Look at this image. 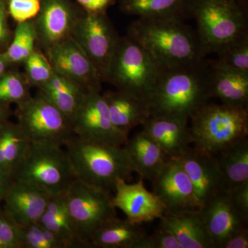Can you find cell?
Masks as SVG:
<instances>
[{
	"mask_svg": "<svg viewBox=\"0 0 248 248\" xmlns=\"http://www.w3.org/2000/svg\"><path fill=\"white\" fill-rule=\"evenodd\" d=\"M54 72L86 91L101 90L102 79L84 50L69 37L46 50Z\"/></svg>",
	"mask_w": 248,
	"mask_h": 248,
	"instance_id": "obj_12",
	"label": "cell"
},
{
	"mask_svg": "<svg viewBox=\"0 0 248 248\" xmlns=\"http://www.w3.org/2000/svg\"><path fill=\"white\" fill-rule=\"evenodd\" d=\"M89 13H107V9L115 3V0H76Z\"/></svg>",
	"mask_w": 248,
	"mask_h": 248,
	"instance_id": "obj_40",
	"label": "cell"
},
{
	"mask_svg": "<svg viewBox=\"0 0 248 248\" xmlns=\"http://www.w3.org/2000/svg\"><path fill=\"white\" fill-rule=\"evenodd\" d=\"M31 143L19 124L5 123L0 128V167L13 176Z\"/></svg>",
	"mask_w": 248,
	"mask_h": 248,
	"instance_id": "obj_28",
	"label": "cell"
},
{
	"mask_svg": "<svg viewBox=\"0 0 248 248\" xmlns=\"http://www.w3.org/2000/svg\"><path fill=\"white\" fill-rule=\"evenodd\" d=\"M227 190L248 182V139L217 156Z\"/></svg>",
	"mask_w": 248,
	"mask_h": 248,
	"instance_id": "obj_29",
	"label": "cell"
},
{
	"mask_svg": "<svg viewBox=\"0 0 248 248\" xmlns=\"http://www.w3.org/2000/svg\"><path fill=\"white\" fill-rule=\"evenodd\" d=\"M67 208L86 248L98 230L108 221L117 217L110 192L76 179L64 194Z\"/></svg>",
	"mask_w": 248,
	"mask_h": 248,
	"instance_id": "obj_8",
	"label": "cell"
},
{
	"mask_svg": "<svg viewBox=\"0 0 248 248\" xmlns=\"http://www.w3.org/2000/svg\"><path fill=\"white\" fill-rule=\"evenodd\" d=\"M112 123L119 130L129 135L132 129L143 125L151 117L148 102L124 91H107L103 94Z\"/></svg>",
	"mask_w": 248,
	"mask_h": 248,
	"instance_id": "obj_21",
	"label": "cell"
},
{
	"mask_svg": "<svg viewBox=\"0 0 248 248\" xmlns=\"http://www.w3.org/2000/svg\"><path fill=\"white\" fill-rule=\"evenodd\" d=\"M7 14L6 1L5 0H0V46L6 44L10 38Z\"/></svg>",
	"mask_w": 248,
	"mask_h": 248,
	"instance_id": "obj_41",
	"label": "cell"
},
{
	"mask_svg": "<svg viewBox=\"0 0 248 248\" xmlns=\"http://www.w3.org/2000/svg\"><path fill=\"white\" fill-rule=\"evenodd\" d=\"M40 0H9L8 12L18 23L32 20L40 12Z\"/></svg>",
	"mask_w": 248,
	"mask_h": 248,
	"instance_id": "obj_36",
	"label": "cell"
},
{
	"mask_svg": "<svg viewBox=\"0 0 248 248\" xmlns=\"http://www.w3.org/2000/svg\"><path fill=\"white\" fill-rule=\"evenodd\" d=\"M212 98L234 107L248 108V73L236 71L209 60Z\"/></svg>",
	"mask_w": 248,
	"mask_h": 248,
	"instance_id": "obj_22",
	"label": "cell"
},
{
	"mask_svg": "<svg viewBox=\"0 0 248 248\" xmlns=\"http://www.w3.org/2000/svg\"><path fill=\"white\" fill-rule=\"evenodd\" d=\"M1 201H2V200H1V199H0V202H1Z\"/></svg>",
	"mask_w": 248,
	"mask_h": 248,
	"instance_id": "obj_45",
	"label": "cell"
},
{
	"mask_svg": "<svg viewBox=\"0 0 248 248\" xmlns=\"http://www.w3.org/2000/svg\"><path fill=\"white\" fill-rule=\"evenodd\" d=\"M17 113L18 124L32 143L63 146L73 135L69 120L40 93L18 104Z\"/></svg>",
	"mask_w": 248,
	"mask_h": 248,
	"instance_id": "obj_9",
	"label": "cell"
},
{
	"mask_svg": "<svg viewBox=\"0 0 248 248\" xmlns=\"http://www.w3.org/2000/svg\"><path fill=\"white\" fill-rule=\"evenodd\" d=\"M39 88L40 94L52 103L69 122L88 91L55 72L48 81Z\"/></svg>",
	"mask_w": 248,
	"mask_h": 248,
	"instance_id": "obj_27",
	"label": "cell"
},
{
	"mask_svg": "<svg viewBox=\"0 0 248 248\" xmlns=\"http://www.w3.org/2000/svg\"><path fill=\"white\" fill-rule=\"evenodd\" d=\"M248 229L245 227L232 235L222 244L221 248H248Z\"/></svg>",
	"mask_w": 248,
	"mask_h": 248,
	"instance_id": "obj_39",
	"label": "cell"
},
{
	"mask_svg": "<svg viewBox=\"0 0 248 248\" xmlns=\"http://www.w3.org/2000/svg\"><path fill=\"white\" fill-rule=\"evenodd\" d=\"M71 37L93 62L102 81H105L120 39L107 13L85 11L77 21Z\"/></svg>",
	"mask_w": 248,
	"mask_h": 248,
	"instance_id": "obj_11",
	"label": "cell"
},
{
	"mask_svg": "<svg viewBox=\"0 0 248 248\" xmlns=\"http://www.w3.org/2000/svg\"><path fill=\"white\" fill-rule=\"evenodd\" d=\"M147 233L141 225L118 217L108 221L91 240L94 248H141Z\"/></svg>",
	"mask_w": 248,
	"mask_h": 248,
	"instance_id": "obj_24",
	"label": "cell"
},
{
	"mask_svg": "<svg viewBox=\"0 0 248 248\" xmlns=\"http://www.w3.org/2000/svg\"><path fill=\"white\" fill-rule=\"evenodd\" d=\"M201 210L214 248H221L232 235L248 227V221L235 210L227 190L214 196Z\"/></svg>",
	"mask_w": 248,
	"mask_h": 248,
	"instance_id": "obj_17",
	"label": "cell"
},
{
	"mask_svg": "<svg viewBox=\"0 0 248 248\" xmlns=\"http://www.w3.org/2000/svg\"><path fill=\"white\" fill-rule=\"evenodd\" d=\"M0 248H23L22 228L5 210H0Z\"/></svg>",
	"mask_w": 248,
	"mask_h": 248,
	"instance_id": "obj_35",
	"label": "cell"
},
{
	"mask_svg": "<svg viewBox=\"0 0 248 248\" xmlns=\"http://www.w3.org/2000/svg\"><path fill=\"white\" fill-rule=\"evenodd\" d=\"M13 178L50 196L64 195L77 179L64 147L32 142Z\"/></svg>",
	"mask_w": 248,
	"mask_h": 248,
	"instance_id": "obj_5",
	"label": "cell"
},
{
	"mask_svg": "<svg viewBox=\"0 0 248 248\" xmlns=\"http://www.w3.org/2000/svg\"><path fill=\"white\" fill-rule=\"evenodd\" d=\"M40 12L33 21L37 41L45 50L71 37L78 14L69 0H40Z\"/></svg>",
	"mask_w": 248,
	"mask_h": 248,
	"instance_id": "obj_15",
	"label": "cell"
},
{
	"mask_svg": "<svg viewBox=\"0 0 248 248\" xmlns=\"http://www.w3.org/2000/svg\"><path fill=\"white\" fill-rule=\"evenodd\" d=\"M63 147L77 179L111 194L119 180H130L137 172L125 146L100 144L73 135Z\"/></svg>",
	"mask_w": 248,
	"mask_h": 248,
	"instance_id": "obj_3",
	"label": "cell"
},
{
	"mask_svg": "<svg viewBox=\"0 0 248 248\" xmlns=\"http://www.w3.org/2000/svg\"><path fill=\"white\" fill-rule=\"evenodd\" d=\"M38 223L63 240L68 248H86L78 236L67 208L64 195L50 197Z\"/></svg>",
	"mask_w": 248,
	"mask_h": 248,
	"instance_id": "obj_26",
	"label": "cell"
},
{
	"mask_svg": "<svg viewBox=\"0 0 248 248\" xmlns=\"http://www.w3.org/2000/svg\"><path fill=\"white\" fill-rule=\"evenodd\" d=\"M37 34L33 20L18 23L12 42L1 57L7 63L25 61L35 50Z\"/></svg>",
	"mask_w": 248,
	"mask_h": 248,
	"instance_id": "obj_30",
	"label": "cell"
},
{
	"mask_svg": "<svg viewBox=\"0 0 248 248\" xmlns=\"http://www.w3.org/2000/svg\"><path fill=\"white\" fill-rule=\"evenodd\" d=\"M112 203L125 214L127 219L139 225L160 219L167 210L163 202L145 187L141 178L131 184L119 180L112 195Z\"/></svg>",
	"mask_w": 248,
	"mask_h": 248,
	"instance_id": "obj_16",
	"label": "cell"
},
{
	"mask_svg": "<svg viewBox=\"0 0 248 248\" xmlns=\"http://www.w3.org/2000/svg\"><path fill=\"white\" fill-rule=\"evenodd\" d=\"M194 0H120L125 14L145 19H192Z\"/></svg>",
	"mask_w": 248,
	"mask_h": 248,
	"instance_id": "obj_23",
	"label": "cell"
},
{
	"mask_svg": "<svg viewBox=\"0 0 248 248\" xmlns=\"http://www.w3.org/2000/svg\"><path fill=\"white\" fill-rule=\"evenodd\" d=\"M151 182L153 193L164 204L166 212L201 208L192 182L179 159L168 160Z\"/></svg>",
	"mask_w": 248,
	"mask_h": 248,
	"instance_id": "obj_13",
	"label": "cell"
},
{
	"mask_svg": "<svg viewBox=\"0 0 248 248\" xmlns=\"http://www.w3.org/2000/svg\"><path fill=\"white\" fill-rule=\"evenodd\" d=\"M160 71L146 50L126 35L119 40L105 81L149 104Z\"/></svg>",
	"mask_w": 248,
	"mask_h": 248,
	"instance_id": "obj_6",
	"label": "cell"
},
{
	"mask_svg": "<svg viewBox=\"0 0 248 248\" xmlns=\"http://www.w3.org/2000/svg\"><path fill=\"white\" fill-rule=\"evenodd\" d=\"M6 63H7V62L5 61L4 59L1 58V55H0V78L2 76L3 73H4Z\"/></svg>",
	"mask_w": 248,
	"mask_h": 248,
	"instance_id": "obj_44",
	"label": "cell"
},
{
	"mask_svg": "<svg viewBox=\"0 0 248 248\" xmlns=\"http://www.w3.org/2000/svg\"><path fill=\"white\" fill-rule=\"evenodd\" d=\"M142 179L151 182L169 158L157 143L143 130L129 139L125 146Z\"/></svg>",
	"mask_w": 248,
	"mask_h": 248,
	"instance_id": "obj_25",
	"label": "cell"
},
{
	"mask_svg": "<svg viewBox=\"0 0 248 248\" xmlns=\"http://www.w3.org/2000/svg\"><path fill=\"white\" fill-rule=\"evenodd\" d=\"M178 159L190 178L201 208L214 196L227 190L217 156L190 146Z\"/></svg>",
	"mask_w": 248,
	"mask_h": 248,
	"instance_id": "obj_14",
	"label": "cell"
},
{
	"mask_svg": "<svg viewBox=\"0 0 248 248\" xmlns=\"http://www.w3.org/2000/svg\"><path fill=\"white\" fill-rule=\"evenodd\" d=\"M29 81L17 73H9L0 78V102L19 104L28 99Z\"/></svg>",
	"mask_w": 248,
	"mask_h": 248,
	"instance_id": "obj_33",
	"label": "cell"
},
{
	"mask_svg": "<svg viewBox=\"0 0 248 248\" xmlns=\"http://www.w3.org/2000/svg\"><path fill=\"white\" fill-rule=\"evenodd\" d=\"M51 196L26 183L13 181L4 196V210L20 227L38 223Z\"/></svg>",
	"mask_w": 248,
	"mask_h": 248,
	"instance_id": "obj_18",
	"label": "cell"
},
{
	"mask_svg": "<svg viewBox=\"0 0 248 248\" xmlns=\"http://www.w3.org/2000/svg\"><path fill=\"white\" fill-rule=\"evenodd\" d=\"M190 120L194 146L215 156L248 137V108L208 102Z\"/></svg>",
	"mask_w": 248,
	"mask_h": 248,
	"instance_id": "obj_4",
	"label": "cell"
},
{
	"mask_svg": "<svg viewBox=\"0 0 248 248\" xmlns=\"http://www.w3.org/2000/svg\"><path fill=\"white\" fill-rule=\"evenodd\" d=\"M227 191L235 210L248 221V182Z\"/></svg>",
	"mask_w": 248,
	"mask_h": 248,
	"instance_id": "obj_38",
	"label": "cell"
},
{
	"mask_svg": "<svg viewBox=\"0 0 248 248\" xmlns=\"http://www.w3.org/2000/svg\"><path fill=\"white\" fill-rule=\"evenodd\" d=\"M184 21L138 18L129 37L141 46L161 69L178 68L206 59L197 31Z\"/></svg>",
	"mask_w": 248,
	"mask_h": 248,
	"instance_id": "obj_2",
	"label": "cell"
},
{
	"mask_svg": "<svg viewBox=\"0 0 248 248\" xmlns=\"http://www.w3.org/2000/svg\"><path fill=\"white\" fill-rule=\"evenodd\" d=\"M14 181L12 174L6 172L0 167V199L3 200L4 196Z\"/></svg>",
	"mask_w": 248,
	"mask_h": 248,
	"instance_id": "obj_42",
	"label": "cell"
},
{
	"mask_svg": "<svg viewBox=\"0 0 248 248\" xmlns=\"http://www.w3.org/2000/svg\"><path fill=\"white\" fill-rule=\"evenodd\" d=\"M161 226L177 238L182 248H214L200 209L166 212L160 218Z\"/></svg>",
	"mask_w": 248,
	"mask_h": 248,
	"instance_id": "obj_20",
	"label": "cell"
},
{
	"mask_svg": "<svg viewBox=\"0 0 248 248\" xmlns=\"http://www.w3.org/2000/svg\"><path fill=\"white\" fill-rule=\"evenodd\" d=\"M209 60L187 66L161 69L149 101L151 116L189 121L212 99Z\"/></svg>",
	"mask_w": 248,
	"mask_h": 248,
	"instance_id": "obj_1",
	"label": "cell"
},
{
	"mask_svg": "<svg viewBox=\"0 0 248 248\" xmlns=\"http://www.w3.org/2000/svg\"><path fill=\"white\" fill-rule=\"evenodd\" d=\"M192 19L206 56L248 31L247 16L239 0H194Z\"/></svg>",
	"mask_w": 248,
	"mask_h": 248,
	"instance_id": "obj_7",
	"label": "cell"
},
{
	"mask_svg": "<svg viewBox=\"0 0 248 248\" xmlns=\"http://www.w3.org/2000/svg\"><path fill=\"white\" fill-rule=\"evenodd\" d=\"M141 248H182L177 238L169 230L160 225L153 234L147 235Z\"/></svg>",
	"mask_w": 248,
	"mask_h": 248,
	"instance_id": "obj_37",
	"label": "cell"
},
{
	"mask_svg": "<svg viewBox=\"0 0 248 248\" xmlns=\"http://www.w3.org/2000/svg\"><path fill=\"white\" fill-rule=\"evenodd\" d=\"M188 121L151 115L143 123V131L161 147L169 159H178L193 144Z\"/></svg>",
	"mask_w": 248,
	"mask_h": 248,
	"instance_id": "obj_19",
	"label": "cell"
},
{
	"mask_svg": "<svg viewBox=\"0 0 248 248\" xmlns=\"http://www.w3.org/2000/svg\"><path fill=\"white\" fill-rule=\"evenodd\" d=\"M21 228L23 248H68L63 240L39 223Z\"/></svg>",
	"mask_w": 248,
	"mask_h": 248,
	"instance_id": "obj_32",
	"label": "cell"
},
{
	"mask_svg": "<svg viewBox=\"0 0 248 248\" xmlns=\"http://www.w3.org/2000/svg\"><path fill=\"white\" fill-rule=\"evenodd\" d=\"M29 84L40 87L53 76L54 71L46 55L35 49L24 62Z\"/></svg>",
	"mask_w": 248,
	"mask_h": 248,
	"instance_id": "obj_34",
	"label": "cell"
},
{
	"mask_svg": "<svg viewBox=\"0 0 248 248\" xmlns=\"http://www.w3.org/2000/svg\"><path fill=\"white\" fill-rule=\"evenodd\" d=\"M239 1H240V0H239Z\"/></svg>",
	"mask_w": 248,
	"mask_h": 248,
	"instance_id": "obj_46",
	"label": "cell"
},
{
	"mask_svg": "<svg viewBox=\"0 0 248 248\" xmlns=\"http://www.w3.org/2000/svg\"><path fill=\"white\" fill-rule=\"evenodd\" d=\"M215 63L248 73V31L235 37L217 52Z\"/></svg>",
	"mask_w": 248,
	"mask_h": 248,
	"instance_id": "obj_31",
	"label": "cell"
},
{
	"mask_svg": "<svg viewBox=\"0 0 248 248\" xmlns=\"http://www.w3.org/2000/svg\"><path fill=\"white\" fill-rule=\"evenodd\" d=\"M73 135L86 141L113 146H125L128 135L112 123L101 90L88 91L72 117Z\"/></svg>",
	"mask_w": 248,
	"mask_h": 248,
	"instance_id": "obj_10",
	"label": "cell"
},
{
	"mask_svg": "<svg viewBox=\"0 0 248 248\" xmlns=\"http://www.w3.org/2000/svg\"><path fill=\"white\" fill-rule=\"evenodd\" d=\"M6 117H7V113H6V111L3 110V109L1 108V107H0V128H1L5 123H6Z\"/></svg>",
	"mask_w": 248,
	"mask_h": 248,
	"instance_id": "obj_43",
	"label": "cell"
}]
</instances>
